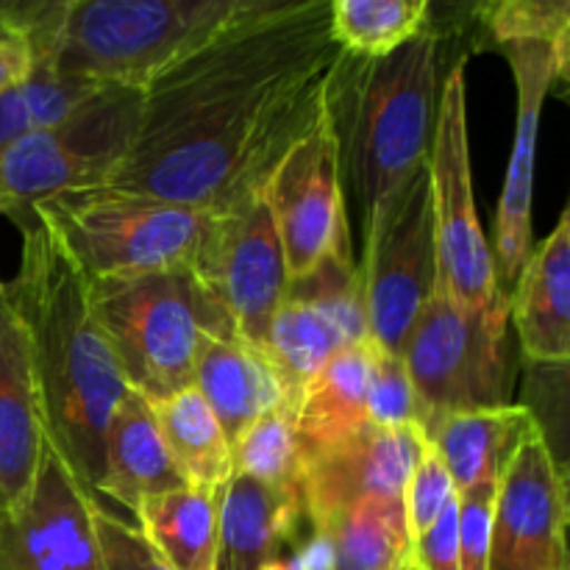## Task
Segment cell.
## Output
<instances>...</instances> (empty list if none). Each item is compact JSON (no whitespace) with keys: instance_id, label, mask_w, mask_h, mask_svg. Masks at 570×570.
<instances>
[{"instance_id":"20","label":"cell","mask_w":570,"mask_h":570,"mask_svg":"<svg viewBox=\"0 0 570 570\" xmlns=\"http://www.w3.org/2000/svg\"><path fill=\"white\" fill-rule=\"evenodd\" d=\"M309 532L301 490L232 473L220 495L217 570H265Z\"/></svg>"},{"instance_id":"10","label":"cell","mask_w":570,"mask_h":570,"mask_svg":"<svg viewBox=\"0 0 570 570\" xmlns=\"http://www.w3.org/2000/svg\"><path fill=\"white\" fill-rule=\"evenodd\" d=\"M189 271L232 317L237 332L262 345L289 284L265 184L232 204L206 209Z\"/></svg>"},{"instance_id":"6","label":"cell","mask_w":570,"mask_h":570,"mask_svg":"<svg viewBox=\"0 0 570 570\" xmlns=\"http://www.w3.org/2000/svg\"><path fill=\"white\" fill-rule=\"evenodd\" d=\"M33 215L48 223L87 282L189 267L206 220V209L109 187L61 193Z\"/></svg>"},{"instance_id":"22","label":"cell","mask_w":570,"mask_h":570,"mask_svg":"<svg viewBox=\"0 0 570 570\" xmlns=\"http://www.w3.org/2000/svg\"><path fill=\"white\" fill-rule=\"evenodd\" d=\"M193 387L220 421L228 443L284 399L259 345L243 334H204L195 351Z\"/></svg>"},{"instance_id":"27","label":"cell","mask_w":570,"mask_h":570,"mask_svg":"<svg viewBox=\"0 0 570 570\" xmlns=\"http://www.w3.org/2000/svg\"><path fill=\"white\" fill-rule=\"evenodd\" d=\"M150 410L159 423L161 440L187 484L217 490L232 479V443L215 412L206 406L193 384L154 399Z\"/></svg>"},{"instance_id":"7","label":"cell","mask_w":570,"mask_h":570,"mask_svg":"<svg viewBox=\"0 0 570 570\" xmlns=\"http://www.w3.org/2000/svg\"><path fill=\"white\" fill-rule=\"evenodd\" d=\"M142 89L100 87L53 126L37 128L0 154V215L17 228L42 200L100 187L131 148Z\"/></svg>"},{"instance_id":"42","label":"cell","mask_w":570,"mask_h":570,"mask_svg":"<svg viewBox=\"0 0 570 570\" xmlns=\"http://www.w3.org/2000/svg\"><path fill=\"white\" fill-rule=\"evenodd\" d=\"M406 568V566H404ZM404 568H395V570H404Z\"/></svg>"},{"instance_id":"25","label":"cell","mask_w":570,"mask_h":570,"mask_svg":"<svg viewBox=\"0 0 570 570\" xmlns=\"http://www.w3.org/2000/svg\"><path fill=\"white\" fill-rule=\"evenodd\" d=\"M223 488H178L134 510L139 532L176 570H217Z\"/></svg>"},{"instance_id":"31","label":"cell","mask_w":570,"mask_h":570,"mask_svg":"<svg viewBox=\"0 0 570 570\" xmlns=\"http://www.w3.org/2000/svg\"><path fill=\"white\" fill-rule=\"evenodd\" d=\"M484 28L495 45H570V0H493Z\"/></svg>"},{"instance_id":"18","label":"cell","mask_w":570,"mask_h":570,"mask_svg":"<svg viewBox=\"0 0 570 570\" xmlns=\"http://www.w3.org/2000/svg\"><path fill=\"white\" fill-rule=\"evenodd\" d=\"M45 434L26 328L0 276V510L20 504L42 462Z\"/></svg>"},{"instance_id":"24","label":"cell","mask_w":570,"mask_h":570,"mask_svg":"<svg viewBox=\"0 0 570 570\" xmlns=\"http://www.w3.org/2000/svg\"><path fill=\"white\" fill-rule=\"evenodd\" d=\"M538 423L529 406L504 404L445 415L429 429L426 440L451 473L456 493H462L476 484L499 482L521 440Z\"/></svg>"},{"instance_id":"32","label":"cell","mask_w":570,"mask_h":570,"mask_svg":"<svg viewBox=\"0 0 570 570\" xmlns=\"http://www.w3.org/2000/svg\"><path fill=\"white\" fill-rule=\"evenodd\" d=\"M367 421L382 429H421L423 406L401 354L373 348V371L367 382Z\"/></svg>"},{"instance_id":"3","label":"cell","mask_w":570,"mask_h":570,"mask_svg":"<svg viewBox=\"0 0 570 570\" xmlns=\"http://www.w3.org/2000/svg\"><path fill=\"white\" fill-rule=\"evenodd\" d=\"M443 45L438 33L421 31L387 56L343 50L334 65L326 106L343 187H351L360 206L362 234L429 167Z\"/></svg>"},{"instance_id":"33","label":"cell","mask_w":570,"mask_h":570,"mask_svg":"<svg viewBox=\"0 0 570 570\" xmlns=\"http://www.w3.org/2000/svg\"><path fill=\"white\" fill-rule=\"evenodd\" d=\"M456 495L454 482H451V473L445 471L443 460L438 456V451L432 449V443H423L421 456H417L415 468L410 471V479L404 484V512H406V527H410L412 540L445 510L451 499Z\"/></svg>"},{"instance_id":"36","label":"cell","mask_w":570,"mask_h":570,"mask_svg":"<svg viewBox=\"0 0 570 570\" xmlns=\"http://www.w3.org/2000/svg\"><path fill=\"white\" fill-rule=\"evenodd\" d=\"M417 570H460V493L412 540Z\"/></svg>"},{"instance_id":"41","label":"cell","mask_w":570,"mask_h":570,"mask_svg":"<svg viewBox=\"0 0 570 570\" xmlns=\"http://www.w3.org/2000/svg\"><path fill=\"white\" fill-rule=\"evenodd\" d=\"M404 570H417V568H415V562H412V560L406 562V568H404Z\"/></svg>"},{"instance_id":"15","label":"cell","mask_w":570,"mask_h":570,"mask_svg":"<svg viewBox=\"0 0 570 570\" xmlns=\"http://www.w3.org/2000/svg\"><path fill=\"white\" fill-rule=\"evenodd\" d=\"M95 504L53 445H45L26 499L0 510V570H104Z\"/></svg>"},{"instance_id":"39","label":"cell","mask_w":570,"mask_h":570,"mask_svg":"<svg viewBox=\"0 0 570 570\" xmlns=\"http://www.w3.org/2000/svg\"><path fill=\"white\" fill-rule=\"evenodd\" d=\"M434 3H438V0H432V6ZM490 3H493V0H440V14H434L432 20H429L426 31L438 33V37L445 42V37L460 33L462 22H465L471 14H476L479 20H484Z\"/></svg>"},{"instance_id":"34","label":"cell","mask_w":570,"mask_h":570,"mask_svg":"<svg viewBox=\"0 0 570 570\" xmlns=\"http://www.w3.org/2000/svg\"><path fill=\"white\" fill-rule=\"evenodd\" d=\"M92 521L104 570H176L148 543L139 527L126 523L115 512L95 504Z\"/></svg>"},{"instance_id":"29","label":"cell","mask_w":570,"mask_h":570,"mask_svg":"<svg viewBox=\"0 0 570 570\" xmlns=\"http://www.w3.org/2000/svg\"><path fill=\"white\" fill-rule=\"evenodd\" d=\"M95 89H100L98 83L59 72L45 59L33 61L20 83L0 92V154L26 134L59 122Z\"/></svg>"},{"instance_id":"1","label":"cell","mask_w":570,"mask_h":570,"mask_svg":"<svg viewBox=\"0 0 570 570\" xmlns=\"http://www.w3.org/2000/svg\"><path fill=\"white\" fill-rule=\"evenodd\" d=\"M340 56L328 0L237 14L142 89L137 137L100 187L193 209L232 204L321 120Z\"/></svg>"},{"instance_id":"13","label":"cell","mask_w":570,"mask_h":570,"mask_svg":"<svg viewBox=\"0 0 570 570\" xmlns=\"http://www.w3.org/2000/svg\"><path fill=\"white\" fill-rule=\"evenodd\" d=\"M282 239L287 276H306L328 256H354L345 212L340 145L328 106L321 120L295 139L265 181Z\"/></svg>"},{"instance_id":"26","label":"cell","mask_w":570,"mask_h":570,"mask_svg":"<svg viewBox=\"0 0 570 570\" xmlns=\"http://www.w3.org/2000/svg\"><path fill=\"white\" fill-rule=\"evenodd\" d=\"M332 570H395L412 557V534L401 499H360L317 527Z\"/></svg>"},{"instance_id":"14","label":"cell","mask_w":570,"mask_h":570,"mask_svg":"<svg viewBox=\"0 0 570 570\" xmlns=\"http://www.w3.org/2000/svg\"><path fill=\"white\" fill-rule=\"evenodd\" d=\"M566 532L568 473L538 423L495 484L488 570H568Z\"/></svg>"},{"instance_id":"23","label":"cell","mask_w":570,"mask_h":570,"mask_svg":"<svg viewBox=\"0 0 570 570\" xmlns=\"http://www.w3.org/2000/svg\"><path fill=\"white\" fill-rule=\"evenodd\" d=\"M371 340L334 354L295 401V434L304 465L367 426V382L373 371Z\"/></svg>"},{"instance_id":"4","label":"cell","mask_w":570,"mask_h":570,"mask_svg":"<svg viewBox=\"0 0 570 570\" xmlns=\"http://www.w3.org/2000/svg\"><path fill=\"white\" fill-rule=\"evenodd\" d=\"M237 14L232 0H78L33 53L98 87L145 89Z\"/></svg>"},{"instance_id":"21","label":"cell","mask_w":570,"mask_h":570,"mask_svg":"<svg viewBox=\"0 0 570 570\" xmlns=\"http://www.w3.org/2000/svg\"><path fill=\"white\" fill-rule=\"evenodd\" d=\"M187 488L173 462L150 401L126 390L111 410L104 432V468L95 493L109 495L126 510H137L150 495Z\"/></svg>"},{"instance_id":"5","label":"cell","mask_w":570,"mask_h":570,"mask_svg":"<svg viewBox=\"0 0 570 570\" xmlns=\"http://www.w3.org/2000/svg\"><path fill=\"white\" fill-rule=\"evenodd\" d=\"M89 304L126 387L148 401L193 384L204 334L237 332L189 267L98 278L89 282Z\"/></svg>"},{"instance_id":"40","label":"cell","mask_w":570,"mask_h":570,"mask_svg":"<svg viewBox=\"0 0 570 570\" xmlns=\"http://www.w3.org/2000/svg\"><path fill=\"white\" fill-rule=\"evenodd\" d=\"M234 9L239 14H248V11H262V9H273V6H284V3H295V0H232Z\"/></svg>"},{"instance_id":"17","label":"cell","mask_w":570,"mask_h":570,"mask_svg":"<svg viewBox=\"0 0 570 570\" xmlns=\"http://www.w3.org/2000/svg\"><path fill=\"white\" fill-rule=\"evenodd\" d=\"M423 443L426 438L421 429H382L367 423L348 443L306 462L301 501L309 527L360 499H401Z\"/></svg>"},{"instance_id":"28","label":"cell","mask_w":570,"mask_h":570,"mask_svg":"<svg viewBox=\"0 0 570 570\" xmlns=\"http://www.w3.org/2000/svg\"><path fill=\"white\" fill-rule=\"evenodd\" d=\"M432 0H328L332 33L345 53L387 56L426 31Z\"/></svg>"},{"instance_id":"38","label":"cell","mask_w":570,"mask_h":570,"mask_svg":"<svg viewBox=\"0 0 570 570\" xmlns=\"http://www.w3.org/2000/svg\"><path fill=\"white\" fill-rule=\"evenodd\" d=\"M33 61H37V53H33L31 39L0 31V92L20 83L31 72Z\"/></svg>"},{"instance_id":"30","label":"cell","mask_w":570,"mask_h":570,"mask_svg":"<svg viewBox=\"0 0 570 570\" xmlns=\"http://www.w3.org/2000/svg\"><path fill=\"white\" fill-rule=\"evenodd\" d=\"M234 473L273 484L284 490H301L304 479V454L295 434V404L282 401L256 417L232 443Z\"/></svg>"},{"instance_id":"35","label":"cell","mask_w":570,"mask_h":570,"mask_svg":"<svg viewBox=\"0 0 570 570\" xmlns=\"http://www.w3.org/2000/svg\"><path fill=\"white\" fill-rule=\"evenodd\" d=\"M495 484L484 482L460 493V570H488L490 566Z\"/></svg>"},{"instance_id":"37","label":"cell","mask_w":570,"mask_h":570,"mask_svg":"<svg viewBox=\"0 0 570 570\" xmlns=\"http://www.w3.org/2000/svg\"><path fill=\"white\" fill-rule=\"evenodd\" d=\"M78 0H0V31L31 39L33 50L48 42Z\"/></svg>"},{"instance_id":"11","label":"cell","mask_w":570,"mask_h":570,"mask_svg":"<svg viewBox=\"0 0 570 570\" xmlns=\"http://www.w3.org/2000/svg\"><path fill=\"white\" fill-rule=\"evenodd\" d=\"M371 340L362 273L354 256H328L287 284L259 351L289 404L343 348Z\"/></svg>"},{"instance_id":"8","label":"cell","mask_w":570,"mask_h":570,"mask_svg":"<svg viewBox=\"0 0 570 570\" xmlns=\"http://www.w3.org/2000/svg\"><path fill=\"white\" fill-rule=\"evenodd\" d=\"M401 356L423 406V438L445 415L510 404V295L471 309L434 289Z\"/></svg>"},{"instance_id":"2","label":"cell","mask_w":570,"mask_h":570,"mask_svg":"<svg viewBox=\"0 0 570 570\" xmlns=\"http://www.w3.org/2000/svg\"><path fill=\"white\" fill-rule=\"evenodd\" d=\"M20 271L9 293L26 328L45 434L72 476L95 495L106 423L128 387L95 321L81 267L39 215L20 226Z\"/></svg>"},{"instance_id":"16","label":"cell","mask_w":570,"mask_h":570,"mask_svg":"<svg viewBox=\"0 0 570 570\" xmlns=\"http://www.w3.org/2000/svg\"><path fill=\"white\" fill-rule=\"evenodd\" d=\"M515 76L518 115L512 139L510 167L504 176L499 209L493 220L495 276L499 284H515L518 273L532 254V195H534V154H538L540 111L546 98L568 78L570 45L512 42L501 45Z\"/></svg>"},{"instance_id":"12","label":"cell","mask_w":570,"mask_h":570,"mask_svg":"<svg viewBox=\"0 0 570 570\" xmlns=\"http://www.w3.org/2000/svg\"><path fill=\"white\" fill-rule=\"evenodd\" d=\"M362 289L371 343L401 354L410 328L438 289L429 167L365 234Z\"/></svg>"},{"instance_id":"9","label":"cell","mask_w":570,"mask_h":570,"mask_svg":"<svg viewBox=\"0 0 570 570\" xmlns=\"http://www.w3.org/2000/svg\"><path fill=\"white\" fill-rule=\"evenodd\" d=\"M429 193H432L438 289L456 304L484 309L504 298L495 276L493 250L482 232L473 200L471 142H468L465 56L443 78L429 148Z\"/></svg>"},{"instance_id":"19","label":"cell","mask_w":570,"mask_h":570,"mask_svg":"<svg viewBox=\"0 0 570 570\" xmlns=\"http://www.w3.org/2000/svg\"><path fill=\"white\" fill-rule=\"evenodd\" d=\"M510 321L532 365L566 367L570 360V212L532 248L510 295Z\"/></svg>"}]
</instances>
